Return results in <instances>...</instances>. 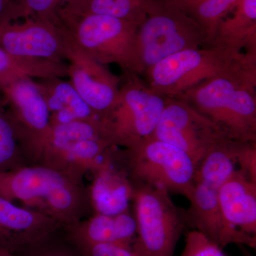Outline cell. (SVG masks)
Masks as SVG:
<instances>
[{
	"instance_id": "obj_10",
	"label": "cell",
	"mask_w": 256,
	"mask_h": 256,
	"mask_svg": "<svg viewBox=\"0 0 256 256\" xmlns=\"http://www.w3.org/2000/svg\"><path fill=\"white\" fill-rule=\"evenodd\" d=\"M63 31L66 42L65 60L68 62L69 82L102 119L117 100L120 87V79L106 68V66L82 52Z\"/></svg>"
},
{
	"instance_id": "obj_28",
	"label": "cell",
	"mask_w": 256,
	"mask_h": 256,
	"mask_svg": "<svg viewBox=\"0 0 256 256\" xmlns=\"http://www.w3.org/2000/svg\"><path fill=\"white\" fill-rule=\"evenodd\" d=\"M18 18L20 12L14 0H0V24L6 20Z\"/></svg>"
},
{
	"instance_id": "obj_29",
	"label": "cell",
	"mask_w": 256,
	"mask_h": 256,
	"mask_svg": "<svg viewBox=\"0 0 256 256\" xmlns=\"http://www.w3.org/2000/svg\"></svg>"
},
{
	"instance_id": "obj_18",
	"label": "cell",
	"mask_w": 256,
	"mask_h": 256,
	"mask_svg": "<svg viewBox=\"0 0 256 256\" xmlns=\"http://www.w3.org/2000/svg\"><path fill=\"white\" fill-rule=\"evenodd\" d=\"M133 192L122 178L104 172L94 182L92 197L99 214L114 216L127 212Z\"/></svg>"
},
{
	"instance_id": "obj_12",
	"label": "cell",
	"mask_w": 256,
	"mask_h": 256,
	"mask_svg": "<svg viewBox=\"0 0 256 256\" xmlns=\"http://www.w3.org/2000/svg\"><path fill=\"white\" fill-rule=\"evenodd\" d=\"M218 202L229 228L256 237V182L240 170H234L220 186Z\"/></svg>"
},
{
	"instance_id": "obj_5",
	"label": "cell",
	"mask_w": 256,
	"mask_h": 256,
	"mask_svg": "<svg viewBox=\"0 0 256 256\" xmlns=\"http://www.w3.org/2000/svg\"><path fill=\"white\" fill-rule=\"evenodd\" d=\"M58 26L78 48L99 63L116 64L126 74H134L138 24L107 15L62 12Z\"/></svg>"
},
{
	"instance_id": "obj_7",
	"label": "cell",
	"mask_w": 256,
	"mask_h": 256,
	"mask_svg": "<svg viewBox=\"0 0 256 256\" xmlns=\"http://www.w3.org/2000/svg\"><path fill=\"white\" fill-rule=\"evenodd\" d=\"M136 244L144 256H173L188 228L186 210L176 206L163 188L136 186Z\"/></svg>"
},
{
	"instance_id": "obj_27",
	"label": "cell",
	"mask_w": 256,
	"mask_h": 256,
	"mask_svg": "<svg viewBox=\"0 0 256 256\" xmlns=\"http://www.w3.org/2000/svg\"><path fill=\"white\" fill-rule=\"evenodd\" d=\"M90 256H144L136 246L120 244H92Z\"/></svg>"
},
{
	"instance_id": "obj_13",
	"label": "cell",
	"mask_w": 256,
	"mask_h": 256,
	"mask_svg": "<svg viewBox=\"0 0 256 256\" xmlns=\"http://www.w3.org/2000/svg\"><path fill=\"white\" fill-rule=\"evenodd\" d=\"M0 92L24 124L45 138L50 128V112L34 79H13L0 84Z\"/></svg>"
},
{
	"instance_id": "obj_19",
	"label": "cell",
	"mask_w": 256,
	"mask_h": 256,
	"mask_svg": "<svg viewBox=\"0 0 256 256\" xmlns=\"http://www.w3.org/2000/svg\"><path fill=\"white\" fill-rule=\"evenodd\" d=\"M87 234L92 244L131 245L136 242L137 224L127 212L114 216L99 214L89 223Z\"/></svg>"
},
{
	"instance_id": "obj_2",
	"label": "cell",
	"mask_w": 256,
	"mask_h": 256,
	"mask_svg": "<svg viewBox=\"0 0 256 256\" xmlns=\"http://www.w3.org/2000/svg\"><path fill=\"white\" fill-rule=\"evenodd\" d=\"M233 140L216 148L197 165L194 178L190 206L186 210L188 228L201 232L223 248L232 244L254 248L256 237L229 228L220 213L218 194L220 186L235 170Z\"/></svg>"
},
{
	"instance_id": "obj_21",
	"label": "cell",
	"mask_w": 256,
	"mask_h": 256,
	"mask_svg": "<svg viewBox=\"0 0 256 256\" xmlns=\"http://www.w3.org/2000/svg\"><path fill=\"white\" fill-rule=\"evenodd\" d=\"M44 139L48 140L57 150L63 152L66 151L75 143L86 140L104 139L108 141L102 120H78L55 124L50 127Z\"/></svg>"
},
{
	"instance_id": "obj_8",
	"label": "cell",
	"mask_w": 256,
	"mask_h": 256,
	"mask_svg": "<svg viewBox=\"0 0 256 256\" xmlns=\"http://www.w3.org/2000/svg\"><path fill=\"white\" fill-rule=\"evenodd\" d=\"M128 149L136 186L163 188L190 201L196 166L186 152L152 136Z\"/></svg>"
},
{
	"instance_id": "obj_23",
	"label": "cell",
	"mask_w": 256,
	"mask_h": 256,
	"mask_svg": "<svg viewBox=\"0 0 256 256\" xmlns=\"http://www.w3.org/2000/svg\"><path fill=\"white\" fill-rule=\"evenodd\" d=\"M180 256H227L222 248L212 242L201 232L188 230L185 246Z\"/></svg>"
},
{
	"instance_id": "obj_24",
	"label": "cell",
	"mask_w": 256,
	"mask_h": 256,
	"mask_svg": "<svg viewBox=\"0 0 256 256\" xmlns=\"http://www.w3.org/2000/svg\"><path fill=\"white\" fill-rule=\"evenodd\" d=\"M33 222V215L28 210L18 208L6 200L0 198V225L20 230L30 228Z\"/></svg>"
},
{
	"instance_id": "obj_16",
	"label": "cell",
	"mask_w": 256,
	"mask_h": 256,
	"mask_svg": "<svg viewBox=\"0 0 256 256\" xmlns=\"http://www.w3.org/2000/svg\"><path fill=\"white\" fill-rule=\"evenodd\" d=\"M66 186L62 175L54 170L44 168H25L15 175L11 188L15 196L28 201L38 197L50 196Z\"/></svg>"
},
{
	"instance_id": "obj_11",
	"label": "cell",
	"mask_w": 256,
	"mask_h": 256,
	"mask_svg": "<svg viewBox=\"0 0 256 256\" xmlns=\"http://www.w3.org/2000/svg\"><path fill=\"white\" fill-rule=\"evenodd\" d=\"M21 22L8 20L0 24V48L21 58L63 62L66 42L58 25L34 16Z\"/></svg>"
},
{
	"instance_id": "obj_20",
	"label": "cell",
	"mask_w": 256,
	"mask_h": 256,
	"mask_svg": "<svg viewBox=\"0 0 256 256\" xmlns=\"http://www.w3.org/2000/svg\"><path fill=\"white\" fill-rule=\"evenodd\" d=\"M156 0H82L72 14L107 15L140 25Z\"/></svg>"
},
{
	"instance_id": "obj_14",
	"label": "cell",
	"mask_w": 256,
	"mask_h": 256,
	"mask_svg": "<svg viewBox=\"0 0 256 256\" xmlns=\"http://www.w3.org/2000/svg\"><path fill=\"white\" fill-rule=\"evenodd\" d=\"M233 14L220 22L208 46L234 54L256 53V0H240Z\"/></svg>"
},
{
	"instance_id": "obj_22",
	"label": "cell",
	"mask_w": 256,
	"mask_h": 256,
	"mask_svg": "<svg viewBox=\"0 0 256 256\" xmlns=\"http://www.w3.org/2000/svg\"><path fill=\"white\" fill-rule=\"evenodd\" d=\"M24 16H34L56 24L62 10L74 12L82 0H14Z\"/></svg>"
},
{
	"instance_id": "obj_1",
	"label": "cell",
	"mask_w": 256,
	"mask_h": 256,
	"mask_svg": "<svg viewBox=\"0 0 256 256\" xmlns=\"http://www.w3.org/2000/svg\"><path fill=\"white\" fill-rule=\"evenodd\" d=\"M144 75L153 92L178 98L213 79L256 76V53L234 54L214 46L190 48L161 60Z\"/></svg>"
},
{
	"instance_id": "obj_9",
	"label": "cell",
	"mask_w": 256,
	"mask_h": 256,
	"mask_svg": "<svg viewBox=\"0 0 256 256\" xmlns=\"http://www.w3.org/2000/svg\"><path fill=\"white\" fill-rule=\"evenodd\" d=\"M152 137L180 148L196 166L210 152L229 140L214 122L188 102L170 98H166Z\"/></svg>"
},
{
	"instance_id": "obj_17",
	"label": "cell",
	"mask_w": 256,
	"mask_h": 256,
	"mask_svg": "<svg viewBox=\"0 0 256 256\" xmlns=\"http://www.w3.org/2000/svg\"><path fill=\"white\" fill-rule=\"evenodd\" d=\"M194 20L206 32L207 46L220 22L233 11L240 0H166Z\"/></svg>"
},
{
	"instance_id": "obj_26",
	"label": "cell",
	"mask_w": 256,
	"mask_h": 256,
	"mask_svg": "<svg viewBox=\"0 0 256 256\" xmlns=\"http://www.w3.org/2000/svg\"><path fill=\"white\" fill-rule=\"evenodd\" d=\"M110 144L104 139H90L80 141L70 146L65 152L70 158L82 160L95 159L104 149Z\"/></svg>"
},
{
	"instance_id": "obj_25",
	"label": "cell",
	"mask_w": 256,
	"mask_h": 256,
	"mask_svg": "<svg viewBox=\"0 0 256 256\" xmlns=\"http://www.w3.org/2000/svg\"><path fill=\"white\" fill-rule=\"evenodd\" d=\"M232 152L236 164L240 166L239 170L256 182V142L233 141Z\"/></svg>"
},
{
	"instance_id": "obj_15",
	"label": "cell",
	"mask_w": 256,
	"mask_h": 256,
	"mask_svg": "<svg viewBox=\"0 0 256 256\" xmlns=\"http://www.w3.org/2000/svg\"><path fill=\"white\" fill-rule=\"evenodd\" d=\"M62 78L56 77L36 82L50 112L54 114L55 124L101 120L80 97L70 82H65Z\"/></svg>"
},
{
	"instance_id": "obj_4",
	"label": "cell",
	"mask_w": 256,
	"mask_h": 256,
	"mask_svg": "<svg viewBox=\"0 0 256 256\" xmlns=\"http://www.w3.org/2000/svg\"><path fill=\"white\" fill-rule=\"evenodd\" d=\"M202 46H207L204 30L166 0H156L138 28L134 74H144L153 66L182 50Z\"/></svg>"
},
{
	"instance_id": "obj_6",
	"label": "cell",
	"mask_w": 256,
	"mask_h": 256,
	"mask_svg": "<svg viewBox=\"0 0 256 256\" xmlns=\"http://www.w3.org/2000/svg\"><path fill=\"white\" fill-rule=\"evenodd\" d=\"M166 102V97L153 92L136 74H127L114 107L102 118L108 140L130 148L152 137Z\"/></svg>"
},
{
	"instance_id": "obj_3",
	"label": "cell",
	"mask_w": 256,
	"mask_h": 256,
	"mask_svg": "<svg viewBox=\"0 0 256 256\" xmlns=\"http://www.w3.org/2000/svg\"><path fill=\"white\" fill-rule=\"evenodd\" d=\"M256 76L222 77L191 89L185 101L230 140L256 142Z\"/></svg>"
}]
</instances>
